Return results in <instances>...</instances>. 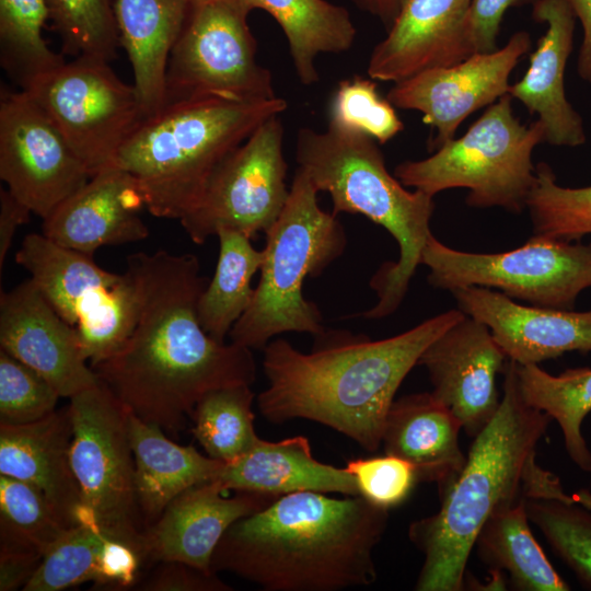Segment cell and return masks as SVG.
<instances>
[{
  "label": "cell",
  "instance_id": "cell-1",
  "mask_svg": "<svg viewBox=\"0 0 591 591\" xmlns=\"http://www.w3.org/2000/svg\"><path fill=\"white\" fill-rule=\"evenodd\" d=\"M126 271L137 292L134 329L117 352L91 367L130 414L177 433L208 392L253 384V352L218 343L200 325L197 303L208 282L196 255L135 253Z\"/></svg>",
  "mask_w": 591,
  "mask_h": 591
},
{
  "label": "cell",
  "instance_id": "cell-2",
  "mask_svg": "<svg viewBox=\"0 0 591 591\" xmlns=\"http://www.w3.org/2000/svg\"><path fill=\"white\" fill-rule=\"evenodd\" d=\"M464 316L460 309L450 310L379 340L325 329L309 354L271 339L263 350L268 386L258 394L257 407L271 422L313 420L376 451L403 380L425 349Z\"/></svg>",
  "mask_w": 591,
  "mask_h": 591
},
{
  "label": "cell",
  "instance_id": "cell-3",
  "mask_svg": "<svg viewBox=\"0 0 591 591\" xmlns=\"http://www.w3.org/2000/svg\"><path fill=\"white\" fill-rule=\"evenodd\" d=\"M389 510L362 496L298 491L276 498L224 533L211 571L267 591H337L376 580L373 552Z\"/></svg>",
  "mask_w": 591,
  "mask_h": 591
},
{
  "label": "cell",
  "instance_id": "cell-4",
  "mask_svg": "<svg viewBox=\"0 0 591 591\" xmlns=\"http://www.w3.org/2000/svg\"><path fill=\"white\" fill-rule=\"evenodd\" d=\"M503 374L498 410L473 438L462 472L440 498V509L409 525L408 537L424 555L418 591L463 590L476 537L496 512L523 498H569L559 478L535 461L551 417L523 398L517 362L507 360Z\"/></svg>",
  "mask_w": 591,
  "mask_h": 591
},
{
  "label": "cell",
  "instance_id": "cell-5",
  "mask_svg": "<svg viewBox=\"0 0 591 591\" xmlns=\"http://www.w3.org/2000/svg\"><path fill=\"white\" fill-rule=\"evenodd\" d=\"M287 106L278 96L166 102L140 121L118 150L114 165L136 179L151 215L181 220L199 202L221 162Z\"/></svg>",
  "mask_w": 591,
  "mask_h": 591
},
{
  "label": "cell",
  "instance_id": "cell-6",
  "mask_svg": "<svg viewBox=\"0 0 591 591\" xmlns=\"http://www.w3.org/2000/svg\"><path fill=\"white\" fill-rule=\"evenodd\" d=\"M296 160L318 192L333 201V213L362 215L383 227L399 247L397 262L384 263L370 287L376 304L362 313L382 318L402 303L430 235L433 197L406 189L386 169L379 143L367 134L328 121L323 131H298Z\"/></svg>",
  "mask_w": 591,
  "mask_h": 591
},
{
  "label": "cell",
  "instance_id": "cell-7",
  "mask_svg": "<svg viewBox=\"0 0 591 591\" xmlns=\"http://www.w3.org/2000/svg\"><path fill=\"white\" fill-rule=\"evenodd\" d=\"M318 190L297 169L287 204L265 233L260 277L246 312L232 327V343L260 349L289 332L318 336L325 332L317 306L303 296L308 277H318L347 246L337 215L323 210Z\"/></svg>",
  "mask_w": 591,
  "mask_h": 591
},
{
  "label": "cell",
  "instance_id": "cell-8",
  "mask_svg": "<svg viewBox=\"0 0 591 591\" xmlns=\"http://www.w3.org/2000/svg\"><path fill=\"white\" fill-rule=\"evenodd\" d=\"M545 131L536 119L520 123L509 93L493 103L460 138H453L430 157L404 161L394 176L406 187L432 197L451 188H466L473 208L500 207L519 213L526 208L535 184L534 148Z\"/></svg>",
  "mask_w": 591,
  "mask_h": 591
},
{
  "label": "cell",
  "instance_id": "cell-9",
  "mask_svg": "<svg viewBox=\"0 0 591 591\" xmlns=\"http://www.w3.org/2000/svg\"><path fill=\"white\" fill-rule=\"evenodd\" d=\"M69 399L70 462L81 498L79 524L99 528L143 549L129 412L101 381Z\"/></svg>",
  "mask_w": 591,
  "mask_h": 591
},
{
  "label": "cell",
  "instance_id": "cell-10",
  "mask_svg": "<svg viewBox=\"0 0 591 591\" xmlns=\"http://www.w3.org/2000/svg\"><path fill=\"white\" fill-rule=\"evenodd\" d=\"M15 262L55 311L76 327L90 366L124 346L138 311L136 287L128 271H107L93 255L62 247L37 233L23 239Z\"/></svg>",
  "mask_w": 591,
  "mask_h": 591
},
{
  "label": "cell",
  "instance_id": "cell-11",
  "mask_svg": "<svg viewBox=\"0 0 591 591\" xmlns=\"http://www.w3.org/2000/svg\"><path fill=\"white\" fill-rule=\"evenodd\" d=\"M428 282L452 291L464 287L496 288L531 305L572 310L591 287V244L533 236L500 253L462 252L430 235L421 256Z\"/></svg>",
  "mask_w": 591,
  "mask_h": 591
},
{
  "label": "cell",
  "instance_id": "cell-12",
  "mask_svg": "<svg viewBox=\"0 0 591 591\" xmlns=\"http://www.w3.org/2000/svg\"><path fill=\"white\" fill-rule=\"evenodd\" d=\"M247 0H192L167 62L165 102L204 96L276 97L269 69L256 59Z\"/></svg>",
  "mask_w": 591,
  "mask_h": 591
},
{
  "label": "cell",
  "instance_id": "cell-13",
  "mask_svg": "<svg viewBox=\"0 0 591 591\" xmlns=\"http://www.w3.org/2000/svg\"><path fill=\"white\" fill-rule=\"evenodd\" d=\"M49 116L91 176L114 165L118 150L144 118L134 84L103 59L78 57L26 90Z\"/></svg>",
  "mask_w": 591,
  "mask_h": 591
},
{
  "label": "cell",
  "instance_id": "cell-14",
  "mask_svg": "<svg viewBox=\"0 0 591 591\" xmlns=\"http://www.w3.org/2000/svg\"><path fill=\"white\" fill-rule=\"evenodd\" d=\"M279 116L265 120L221 162L199 202L179 220L193 242L202 244L220 229L253 239L278 220L290 194Z\"/></svg>",
  "mask_w": 591,
  "mask_h": 591
},
{
  "label": "cell",
  "instance_id": "cell-15",
  "mask_svg": "<svg viewBox=\"0 0 591 591\" xmlns=\"http://www.w3.org/2000/svg\"><path fill=\"white\" fill-rule=\"evenodd\" d=\"M0 178L43 220L91 178L62 134L24 90L1 88Z\"/></svg>",
  "mask_w": 591,
  "mask_h": 591
},
{
  "label": "cell",
  "instance_id": "cell-16",
  "mask_svg": "<svg viewBox=\"0 0 591 591\" xmlns=\"http://www.w3.org/2000/svg\"><path fill=\"white\" fill-rule=\"evenodd\" d=\"M530 48V34L519 31L494 51L476 53L394 83L386 99L395 108L422 114L424 123L436 129L429 143L430 150H436L455 137L471 114L508 93L510 74Z\"/></svg>",
  "mask_w": 591,
  "mask_h": 591
},
{
  "label": "cell",
  "instance_id": "cell-17",
  "mask_svg": "<svg viewBox=\"0 0 591 591\" xmlns=\"http://www.w3.org/2000/svg\"><path fill=\"white\" fill-rule=\"evenodd\" d=\"M507 360L488 326L465 314L425 349L418 364L428 371L431 393L475 438L498 410L496 376Z\"/></svg>",
  "mask_w": 591,
  "mask_h": 591
},
{
  "label": "cell",
  "instance_id": "cell-18",
  "mask_svg": "<svg viewBox=\"0 0 591 591\" xmlns=\"http://www.w3.org/2000/svg\"><path fill=\"white\" fill-rule=\"evenodd\" d=\"M0 349L43 375L60 397H72L100 380L83 355L74 326L27 279L0 293Z\"/></svg>",
  "mask_w": 591,
  "mask_h": 591
},
{
  "label": "cell",
  "instance_id": "cell-19",
  "mask_svg": "<svg viewBox=\"0 0 591 591\" xmlns=\"http://www.w3.org/2000/svg\"><path fill=\"white\" fill-rule=\"evenodd\" d=\"M223 491L211 479L176 496L143 531L147 561H181L212 572V555L229 528L278 498L253 491H235L233 497H224Z\"/></svg>",
  "mask_w": 591,
  "mask_h": 591
},
{
  "label": "cell",
  "instance_id": "cell-20",
  "mask_svg": "<svg viewBox=\"0 0 591 591\" xmlns=\"http://www.w3.org/2000/svg\"><path fill=\"white\" fill-rule=\"evenodd\" d=\"M459 309L484 323L508 360L537 364L565 352H591V311L522 305L483 287L451 291Z\"/></svg>",
  "mask_w": 591,
  "mask_h": 591
},
{
  "label": "cell",
  "instance_id": "cell-21",
  "mask_svg": "<svg viewBox=\"0 0 591 591\" xmlns=\"http://www.w3.org/2000/svg\"><path fill=\"white\" fill-rule=\"evenodd\" d=\"M472 0H402L397 15L369 58L368 76L399 82L473 55L467 33Z\"/></svg>",
  "mask_w": 591,
  "mask_h": 591
},
{
  "label": "cell",
  "instance_id": "cell-22",
  "mask_svg": "<svg viewBox=\"0 0 591 591\" xmlns=\"http://www.w3.org/2000/svg\"><path fill=\"white\" fill-rule=\"evenodd\" d=\"M142 208L136 179L112 165L91 176L44 219L42 234L62 247L93 255L102 246L148 237L149 229L138 215Z\"/></svg>",
  "mask_w": 591,
  "mask_h": 591
},
{
  "label": "cell",
  "instance_id": "cell-23",
  "mask_svg": "<svg viewBox=\"0 0 591 591\" xmlns=\"http://www.w3.org/2000/svg\"><path fill=\"white\" fill-rule=\"evenodd\" d=\"M535 22L547 28L530 56V65L508 93L531 115L536 114L545 131L544 142L579 147L587 141L583 121L565 94L564 74L572 51L576 16L565 0H537L532 5Z\"/></svg>",
  "mask_w": 591,
  "mask_h": 591
},
{
  "label": "cell",
  "instance_id": "cell-24",
  "mask_svg": "<svg viewBox=\"0 0 591 591\" xmlns=\"http://www.w3.org/2000/svg\"><path fill=\"white\" fill-rule=\"evenodd\" d=\"M72 433L69 405L32 424L0 425V474L36 487L68 528L79 524L81 512L70 462Z\"/></svg>",
  "mask_w": 591,
  "mask_h": 591
},
{
  "label": "cell",
  "instance_id": "cell-25",
  "mask_svg": "<svg viewBox=\"0 0 591 591\" xmlns=\"http://www.w3.org/2000/svg\"><path fill=\"white\" fill-rule=\"evenodd\" d=\"M461 421L431 392L393 402L383 428L385 454L410 463L418 482L434 483L439 498L453 486L466 455L459 444Z\"/></svg>",
  "mask_w": 591,
  "mask_h": 591
},
{
  "label": "cell",
  "instance_id": "cell-26",
  "mask_svg": "<svg viewBox=\"0 0 591 591\" xmlns=\"http://www.w3.org/2000/svg\"><path fill=\"white\" fill-rule=\"evenodd\" d=\"M224 490L253 491L280 497L298 491L338 493L359 496L355 477L317 461L306 437L278 442L259 439L244 455L223 464L213 478Z\"/></svg>",
  "mask_w": 591,
  "mask_h": 591
},
{
  "label": "cell",
  "instance_id": "cell-27",
  "mask_svg": "<svg viewBox=\"0 0 591 591\" xmlns=\"http://www.w3.org/2000/svg\"><path fill=\"white\" fill-rule=\"evenodd\" d=\"M192 0H115L120 47L132 69L144 117L165 102V77L171 50L186 21Z\"/></svg>",
  "mask_w": 591,
  "mask_h": 591
},
{
  "label": "cell",
  "instance_id": "cell-28",
  "mask_svg": "<svg viewBox=\"0 0 591 591\" xmlns=\"http://www.w3.org/2000/svg\"><path fill=\"white\" fill-rule=\"evenodd\" d=\"M135 484L144 529L187 488L213 479L222 462L169 439L159 426L129 413Z\"/></svg>",
  "mask_w": 591,
  "mask_h": 591
},
{
  "label": "cell",
  "instance_id": "cell-29",
  "mask_svg": "<svg viewBox=\"0 0 591 591\" xmlns=\"http://www.w3.org/2000/svg\"><path fill=\"white\" fill-rule=\"evenodd\" d=\"M269 13L281 27L297 77L303 85L320 80L316 58L351 48L357 30L349 12L326 0H247Z\"/></svg>",
  "mask_w": 591,
  "mask_h": 591
},
{
  "label": "cell",
  "instance_id": "cell-30",
  "mask_svg": "<svg viewBox=\"0 0 591 591\" xmlns=\"http://www.w3.org/2000/svg\"><path fill=\"white\" fill-rule=\"evenodd\" d=\"M525 500L496 512L485 522L474 545L478 556L491 569L506 570L517 590H570L533 536Z\"/></svg>",
  "mask_w": 591,
  "mask_h": 591
},
{
  "label": "cell",
  "instance_id": "cell-31",
  "mask_svg": "<svg viewBox=\"0 0 591 591\" xmlns=\"http://www.w3.org/2000/svg\"><path fill=\"white\" fill-rule=\"evenodd\" d=\"M219 257L212 279L202 290L197 315L206 333L218 343H225L234 324L248 309L255 288L252 279L260 269L264 251L256 250L248 236L220 229Z\"/></svg>",
  "mask_w": 591,
  "mask_h": 591
},
{
  "label": "cell",
  "instance_id": "cell-32",
  "mask_svg": "<svg viewBox=\"0 0 591 591\" xmlns=\"http://www.w3.org/2000/svg\"><path fill=\"white\" fill-rule=\"evenodd\" d=\"M517 371L525 402L558 422L569 457L591 473V451L581 433L591 412V369H567L553 375L537 364L517 363Z\"/></svg>",
  "mask_w": 591,
  "mask_h": 591
},
{
  "label": "cell",
  "instance_id": "cell-33",
  "mask_svg": "<svg viewBox=\"0 0 591 591\" xmlns=\"http://www.w3.org/2000/svg\"><path fill=\"white\" fill-rule=\"evenodd\" d=\"M46 0H0V63L20 90L63 63L43 36Z\"/></svg>",
  "mask_w": 591,
  "mask_h": 591
},
{
  "label": "cell",
  "instance_id": "cell-34",
  "mask_svg": "<svg viewBox=\"0 0 591 591\" xmlns=\"http://www.w3.org/2000/svg\"><path fill=\"white\" fill-rule=\"evenodd\" d=\"M253 401L251 385L244 384L216 389L201 397L192 414V431L208 456L232 463L257 443Z\"/></svg>",
  "mask_w": 591,
  "mask_h": 591
},
{
  "label": "cell",
  "instance_id": "cell-35",
  "mask_svg": "<svg viewBox=\"0 0 591 591\" xmlns=\"http://www.w3.org/2000/svg\"><path fill=\"white\" fill-rule=\"evenodd\" d=\"M49 20L61 42L62 55L117 58L120 47L112 0H46Z\"/></svg>",
  "mask_w": 591,
  "mask_h": 591
},
{
  "label": "cell",
  "instance_id": "cell-36",
  "mask_svg": "<svg viewBox=\"0 0 591 591\" xmlns=\"http://www.w3.org/2000/svg\"><path fill=\"white\" fill-rule=\"evenodd\" d=\"M535 174L536 181L526 202L533 236L569 242L591 234V186L558 185L552 167L545 162L536 165Z\"/></svg>",
  "mask_w": 591,
  "mask_h": 591
},
{
  "label": "cell",
  "instance_id": "cell-37",
  "mask_svg": "<svg viewBox=\"0 0 591 591\" xmlns=\"http://www.w3.org/2000/svg\"><path fill=\"white\" fill-rule=\"evenodd\" d=\"M99 528H70L44 555L40 566L23 591H60L101 580L103 552L107 538Z\"/></svg>",
  "mask_w": 591,
  "mask_h": 591
},
{
  "label": "cell",
  "instance_id": "cell-38",
  "mask_svg": "<svg viewBox=\"0 0 591 591\" xmlns=\"http://www.w3.org/2000/svg\"><path fill=\"white\" fill-rule=\"evenodd\" d=\"M69 529L36 487L0 474V541L45 555Z\"/></svg>",
  "mask_w": 591,
  "mask_h": 591
},
{
  "label": "cell",
  "instance_id": "cell-39",
  "mask_svg": "<svg viewBox=\"0 0 591 591\" xmlns=\"http://www.w3.org/2000/svg\"><path fill=\"white\" fill-rule=\"evenodd\" d=\"M525 509L554 553L591 590V510L546 499H526Z\"/></svg>",
  "mask_w": 591,
  "mask_h": 591
},
{
  "label": "cell",
  "instance_id": "cell-40",
  "mask_svg": "<svg viewBox=\"0 0 591 591\" xmlns=\"http://www.w3.org/2000/svg\"><path fill=\"white\" fill-rule=\"evenodd\" d=\"M328 121L360 130L379 144L389 142L404 129L395 107L380 95L376 81L361 76L338 82L331 100Z\"/></svg>",
  "mask_w": 591,
  "mask_h": 591
},
{
  "label": "cell",
  "instance_id": "cell-41",
  "mask_svg": "<svg viewBox=\"0 0 591 591\" xmlns=\"http://www.w3.org/2000/svg\"><path fill=\"white\" fill-rule=\"evenodd\" d=\"M59 397L43 375L0 349V425L38 421L56 410Z\"/></svg>",
  "mask_w": 591,
  "mask_h": 591
},
{
  "label": "cell",
  "instance_id": "cell-42",
  "mask_svg": "<svg viewBox=\"0 0 591 591\" xmlns=\"http://www.w3.org/2000/svg\"><path fill=\"white\" fill-rule=\"evenodd\" d=\"M345 468L355 477L360 496L387 510L402 503L418 482L410 463L390 454L351 460Z\"/></svg>",
  "mask_w": 591,
  "mask_h": 591
},
{
  "label": "cell",
  "instance_id": "cell-43",
  "mask_svg": "<svg viewBox=\"0 0 591 591\" xmlns=\"http://www.w3.org/2000/svg\"><path fill=\"white\" fill-rule=\"evenodd\" d=\"M137 584L142 591H231L232 587L209 572L181 561H160Z\"/></svg>",
  "mask_w": 591,
  "mask_h": 591
},
{
  "label": "cell",
  "instance_id": "cell-44",
  "mask_svg": "<svg viewBox=\"0 0 591 591\" xmlns=\"http://www.w3.org/2000/svg\"><path fill=\"white\" fill-rule=\"evenodd\" d=\"M537 0H472L467 33L473 54L497 49L500 24L506 11L513 7L534 4Z\"/></svg>",
  "mask_w": 591,
  "mask_h": 591
},
{
  "label": "cell",
  "instance_id": "cell-45",
  "mask_svg": "<svg viewBox=\"0 0 591 591\" xmlns=\"http://www.w3.org/2000/svg\"><path fill=\"white\" fill-rule=\"evenodd\" d=\"M44 554L35 548L0 541V591L24 588L42 564Z\"/></svg>",
  "mask_w": 591,
  "mask_h": 591
},
{
  "label": "cell",
  "instance_id": "cell-46",
  "mask_svg": "<svg viewBox=\"0 0 591 591\" xmlns=\"http://www.w3.org/2000/svg\"><path fill=\"white\" fill-rule=\"evenodd\" d=\"M32 211L9 190L0 189V276L18 229L27 223Z\"/></svg>",
  "mask_w": 591,
  "mask_h": 591
},
{
  "label": "cell",
  "instance_id": "cell-47",
  "mask_svg": "<svg viewBox=\"0 0 591 591\" xmlns=\"http://www.w3.org/2000/svg\"><path fill=\"white\" fill-rule=\"evenodd\" d=\"M582 27L577 72L579 77L591 84V0H565Z\"/></svg>",
  "mask_w": 591,
  "mask_h": 591
},
{
  "label": "cell",
  "instance_id": "cell-48",
  "mask_svg": "<svg viewBox=\"0 0 591 591\" xmlns=\"http://www.w3.org/2000/svg\"><path fill=\"white\" fill-rule=\"evenodd\" d=\"M362 11L376 18L386 30L393 23L402 0H351Z\"/></svg>",
  "mask_w": 591,
  "mask_h": 591
},
{
  "label": "cell",
  "instance_id": "cell-49",
  "mask_svg": "<svg viewBox=\"0 0 591 591\" xmlns=\"http://www.w3.org/2000/svg\"><path fill=\"white\" fill-rule=\"evenodd\" d=\"M573 498L577 503L591 510V491L588 489H579L575 493Z\"/></svg>",
  "mask_w": 591,
  "mask_h": 591
}]
</instances>
